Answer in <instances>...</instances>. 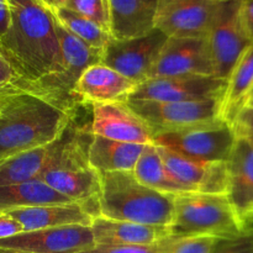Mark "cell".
<instances>
[{"label":"cell","mask_w":253,"mask_h":253,"mask_svg":"<svg viewBox=\"0 0 253 253\" xmlns=\"http://www.w3.org/2000/svg\"><path fill=\"white\" fill-rule=\"evenodd\" d=\"M90 133L120 142L155 145L150 126L125 103L94 104Z\"/></svg>","instance_id":"17"},{"label":"cell","mask_w":253,"mask_h":253,"mask_svg":"<svg viewBox=\"0 0 253 253\" xmlns=\"http://www.w3.org/2000/svg\"><path fill=\"white\" fill-rule=\"evenodd\" d=\"M161 244L150 246H128V245H95L79 253H160Z\"/></svg>","instance_id":"31"},{"label":"cell","mask_w":253,"mask_h":253,"mask_svg":"<svg viewBox=\"0 0 253 253\" xmlns=\"http://www.w3.org/2000/svg\"><path fill=\"white\" fill-rule=\"evenodd\" d=\"M76 203L59 194L42 179L0 187V212L21 208Z\"/></svg>","instance_id":"25"},{"label":"cell","mask_w":253,"mask_h":253,"mask_svg":"<svg viewBox=\"0 0 253 253\" xmlns=\"http://www.w3.org/2000/svg\"><path fill=\"white\" fill-rule=\"evenodd\" d=\"M54 29L61 47L62 71L54 76L42 79L34 85L25 86V89L44 96L57 105L74 110L77 106L73 98L76 83L88 67L100 63L101 53L86 46L84 42L67 31L56 19Z\"/></svg>","instance_id":"6"},{"label":"cell","mask_w":253,"mask_h":253,"mask_svg":"<svg viewBox=\"0 0 253 253\" xmlns=\"http://www.w3.org/2000/svg\"><path fill=\"white\" fill-rule=\"evenodd\" d=\"M156 135L187 130L221 121V98L192 101H125ZM225 121V120H224Z\"/></svg>","instance_id":"7"},{"label":"cell","mask_w":253,"mask_h":253,"mask_svg":"<svg viewBox=\"0 0 253 253\" xmlns=\"http://www.w3.org/2000/svg\"><path fill=\"white\" fill-rule=\"evenodd\" d=\"M20 79L6 59L0 56V94L9 89L19 86Z\"/></svg>","instance_id":"33"},{"label":"cell","mask_w":253,"mask_h":253,"mask_svg":"<svg viewBox=\"0 0 253 253\" xmlns=\"http://www.w3.org/2000/svg\"><path fill=\"white\" fill-rule=\"evenodd\" d=\"M78 128L72 124L66 132L52 143L17 153L0 162V187L40 179L48 168L58 163L73 142Z\"/></svg>","instance_id":"15"},{"label":"cell","mask_w":253,"mask_h":253,"mask_svg":"<svg viewBox=\"0 0 253 253\" xmlns=\"http://www.w3.org/2000/svg\"><path fill=\"white\" fill-rule=\"evenodd\" d=\"M222 0H158L156 29L167 37H207Z\"/></svg>","instance_id":"12"},{"label":"cell","mask_w":253,"mask_h":253,"mask_svg":"<svg viewBox=\"0 0 253 253\" xmlns=\"http://www.w3.org/2000/svg\"><path fill=\"white\" fill-rule=\"evenodd\" d=\"M235 141L234 127L224 120L175 132L160 133L153 137L155 145L204 162H227Z\"/></svg>","instance_id":"8"},{"label":"cell","mask_w":253,"mask_h":253,"mask_svg":"<svg viewBox=\"0 0 253 253\" xmlns=\"http://www.w3.org/2000/svg\"><path fill=\"white\" fill-rule=\"evenodd\" d=\"M4 212L17 220L24 227V232L68 225L90 226L94 217V215L81 203L21 208Z\"/></svg>","instance_id":"22"},{"label":"cell","mask_w":253,"mask_h":253,"mask_svg":"<svg viewBox=\"0 0 253 253\" xmlns=\"http://www.w3.org/2000/svg\"><path fill=\"white\" fill-rule=\"evenodd\" d=\"M93 245L90 226L84 225L25 231L0 240V247L30 253H79Z\"/></svg>","instance_id":"16"},{"label":"cell","mask_w":253,"mask_h":253,"mask_svg":"<svg viewBox=\"0 0 253 253\" xmlns=\"http://www.w3.org/2000/svg\"><path fill=\"white\" fill-rule=\"evenodd\" d=\"M82 137L83 135L78 130L63 158L48 168L40 179L47 183L59 194L83 204L94 216H96L98 197L100 193V174L89 166L86 160L89 143L85 145Z\"/></svg>","instance_id":"5"},{"label":"cell","mask_w":253,"mask_h":253,"mask_svg":"<svg viewBox=\"0 0 253 253\" xmlns=\"http://www.w3.org/2000/svg\"><path fill=\"white\" fill-rule=\"evenodd\" d=\"M36 1H37V0H36Z\"/></svg>","instance_id":"41"},{"label":"cell","mask_w":253,"mask_h":253,"mask_svg":"<svg viewBox=\"0 0 253 253\" xmlns=\"http://www.w3.org/2000/svg\"><path fill=\"white\" fill-rule=\"evenodd\" d=\"M158 155L173 177L194 193L229 194L227 162H204L184 157L163 146L156 145Z\"/></svg>","instance_id":"14"},{"label":"cell","mask_w":253,"mask_h":253,"mask_svg":"<svg viewBox=\"0 0 253 253\" xmlns=\"http://www.w3.org/2000/svg\"><path fill=\"white\" fill-rule=\"evenodd\" d=\"M229 198L247 226L253 215V136L236 135L229 160Z\"/></svg>","instance_id":"19"},{"label":"cell","mask_w":253,"mask_h":253,"mask_svg":"<svg viewBox=\"0 0 253 253\" xmlns=\"http://www.w3.org/2000/svg\"><path fill=\"white\" fill-rule=\"evenodd\" d=\"M246 227L227 194L190 192L174 195L170 237L231 239Z\"/></svg>","instance_id":"4"},{"label":"cell","mask_w":253,"mask_h":253,"mask_svg":"<svg viewBox=\"0 0 253 253\" xmlns=\"http://www.w3.org/2000/svg\"><path fill=\"white\" fill-rule=\"evenodd\" d=\"M217 240L209 236L168 237L161 244L160 253H211Z\"/></svg>","instance_id":"28"},{"label":"cell","mask_w":253,"mask_h":253,"mask_svg":"<svg viewBox=\"0 0 253 253\" xmlns=\"http://www.w3.org/2000/svg\"><path fill=\"white\" fill-rule=\"evenodd\" d=\"M174 195L163 194L138 182L132 172L100 174L98 215L152 226H169Z\"/></svg>","instance_id":"3"},{"label":"cell","mask_w":253,"mask_h":253,"mask_svg":"<svg viewBox=\"0 0 253 253\" xmlns=\"http://www.w3.org/2000/svg\"><path fill=\"white\" fill-rule=\"evenodd\" d=\"M132 173L143 185L163 194L179 195L190 193V190L180 184L167 169L156 150V145H146Z\"/></svg>","instance_id":"26"},{"label":"cell","mask_w":253,"mask_h":253,"mask_svg":"<svg viewBox=\"0 0 253 253\" xmlns=\"http://www.w3.org/2000/svg\"><path fill=\"white\" fill-rule=\"evenodd\" d=\"M167 39L158 29L138 39L119 41L110 37L101 54V63L140 84L148 78Z\"/></svg>","instance_id":"10"},{"label":"cell","mask_w":253,"mask_h":253,"mask_svg":"<svg viewBox=\"0 0 253 253\" xmlns=\"http://www.w3.org/2000/svg\"><path fill=\"white\" fill-rule=\"evenodd\" d=\"M231 126L236 135L253 136V106L242 109L232 121Z\"/></svg>","instance_id":"32"},{"label":"cell","mask_w":253,"mask_h":253,"mask_svg":"<svg viewBox=\"0 0 253 253\" xmlns=\"http://www.w3.org/2000/svg\"><path fill=\"white\" fill-rule=\"evenodd\" d=\"M226 79L214 76L160 77L140 83L128 99L157 101H192L222 98Z\"/></svg>","instance_id":"13"},{"label":"cell","mask_w":253,"mask_h":253,"mask_svg":"<svg viewBox=\"0 0 253 253\" xmlns=\"http://www.w3.org/2000/svg\"><path fill=\"white\" fill-rule=\"evenodd\" d=\"M74 110L57 105L29 89L15 86L0 94V162L58 140Z\"/></svg>","instance_id":"2"},{"label":"cell","mask_w":253,"mask_h":253,"mask_svg":"<svg viewBox=\"0 0 253 253\" xmlns=\"http://www.w3.org/2000/svg\"><path fill=\"white\" fill-rule=\"evenodd\" d=\"M0 253H30V252H24V251H19V250L4 249V247H0Z\"/></svg>","instance_id":"39"},{"label":"cell","mask_w":253,"mask_h":253,"mask_svg":"<svg viewBox=\"0 0 253 253\" xmlns=\"http://www.w3.org/2000/svg\"><path fill=\"white\" fill-rule=\"evenodd\" d=\"M21 232H24V227L17 220L6 212H0V240L15 236Z\"/></svg>","instance_id":"34"},{"label":"cell","mask_w":253,"mask_h":253,"mask_svg":"<svg viewBox=\"0 0 253 253\" xmlns=\"http://www.w3.org/2000/svg\"><path fill=\"white\" fill-rule=\"evenodd\" d=\"M10 25L0 39L4 57L20 79L34 85L62 71V53L51 10L36 0H7Z\"/></svg>","instance_id":"1"},{"label":"cell","mask_w":253,"mask_h":253,"mask_svg":"<svg viewBox=\"0 0 253 253\" xmlns=\"http://www.w3.org/2000/svg\"><path fill=\"white\" fill-rule=\"evenodd\" d=\"M241 0H222L207 35L215 77L226 79L242 52L251 44L240 16Z\"/></svg>","instance_id":"9"},{"label":"cell","mask_w":253,"mask_h":253,"mask_svg":"<svg viewBox=\"0 0 253 253\" xmlns=\"http://www.w3.org/2000/svg\"><path fill=\"white\" fill-rule=\"evenodd\" d=\"M10 25V6L7 0H0V39L7 31Z\"/></svg>","instance_id":"36"},{"label":"cell","mask_w":253,"mask_h":253,"mask_svg":"<svg viewBox=\"0 0 253 253\" xmlns=\"http://www.w3.org/2000/svg\"><path fill=\"white\" fill-rule=\"evenodd\" d=\"M253 88V43L241 53L226 78L221 98V119L230 125L244 108Z\"/></svg>","instance_id":"24"},{"label":"cell","mask_w":253,"mask_h":253,"mask_svg":"<svg viewBox=\"0 0 253 253\" xmlns=\"http://www.w3.org/2000/svg\"><path fill=\"white\" fill-rule=\"evenodd\" d=\"M95 245L150 246L170 237L169 226H152L96 215L90 224Z\"/></svg>","instance_id":"21"},{"label":"cell","mask_w":253,"mask_h":253,"mask_svg":"<svg viewBox=\"0 0 253 253\" xmlns=\"http://www.w3.org/2000/svg\"><path fill=\"white\" fill-rule=\"evenodd\" d=\"M146 145L120 142L91 135L86 160L99 174L108 172H132Z\"/></svg>","instance_id":"23"},{"label":"cell","mask_w":253,"mask_h":253,"mask_svg":"<svg viewBox=\"0 0 253 253\" xmlns=\"http://www.w3.org/2000/svg\"><path fill=\"white\" fill-rule=\"evenodd\" d=\"M211 253H253V225L231 239H219Z\"/></svg>","instance_id":"30"},{"label":"cell","mask_w":253,"mask_h":253,"mask_svg":"<svg viewBox=\"0 0 253 253\" xmlns=\"http://www.w3.org/2000/svg\"><path fill=\"white\" fill-rule=\"evenodd\" d=\"M41 5H43L44 7H47L48 10H54L58 9V7L66 6L67 0H37Z\"/></svg>","instance_id":"37"},{"label":"cell","mask_w":253,"mask_h":253,"mask_svg":"<svg viewBox=\"0 0 253 253\" xmlns=\"http://www.w3.org/2000/svg\"><path fill=\"white\" fill-rule=\"evenodd\" d=\"M251 106H253V88L251 89V91H250L249 95H247L244 108H251ZM244 108H242V109H244ZM242 109H241V110H242Z\"/></svg>","instance_id":"38"},{"label":"cell","mask_w":253,"mask_h":253,"mask_svg":"<svg viewBox=\"0 0 253 253\" xmlns=\"http://www.w3.org/2000/svg\"><path fill=\"white\" fill-rule=\"evenodd\" d=\"M54 19L72 35L81 40L82 42L89 46L90 48L95 49L99 53L103 54L110 35L106 30L99 26L91 20L86 19L83 15L68 9V7H58V9L51 10Z\"/></svg>","instance_id":"27"},{"label":"cell","mask_w":253,"mask_h":253,"mask_svg":"<svg viewBox=\"0 0 253 253\" xmlns=\"http://www.w3.org/2000/svg\"><path fill=\"white\" fill-rule=\"evenodd\" d=\"M109 35L111 39L131 40L156 29L158 0H108Z\"/></svg>","instance_id":"20"},{"label":"cell","mask_w":253,"mask_h":253,"mask_svg":"<svg viewBox=\"0 0 253 253\" xmlns=\"http://www.w3.org/2000/svg\"><path fill=\"white\" fill-rule=\"evenodd\" d=\"M187 76L215 77L207 37H168L148 78Z\"/></svg>","instance_id":"11"},{"label":"cell","mask_w":253,"mask_h":253,"mask_svg":"<svg viewBox=\"0 0 253 253\" xmlns=\"http://www.w3.org/2000/svg\"><path fill=\"white\" fill-rule=\"evenodd\" d=\"M252 225H253V215L250 217L249 221H247V226H252Z\"/></svg>","instance_id":"40"},{"label":"cell","mask_w":253,"mask_h":253,"mask_svg":"<svg viewBox=\"0 0 253 253\" xmlns=\"http://www.w3.org/2000/svg\"><path fill=\"white\" fill-rule=\"evenodd\" d=\"M64 7L83 15L109 32L108 0H67Z\"/></svg>","instance_id":"29"},{"label":"cell","mask_w":253,"mask_h":253,"mask_svg":"<svg viewBox=\"0 0 253 253\" xmlns=\"http://www.w3.org/2000/svg\"><path fill=\"white\" fill-rule=\"evenodd\" d=\"M138 83L126 78L110 67L95 63L79 77L73 90L76 104H104L126 101Z\"/></svg>","instance_id":"18"},{"label":"cell","mask_w":253,"mask_h":253,"mask_svg":"<svg viewBox=\"0 0 253 253\" xmlns=\"http://www.w3.org/2000/svg\"><path fill=\"white\" fill-rule=\"evenodd\" d=\"M240 16L246 37L253 43V0H241Z\"/></svg>","instance_id":"35"}]
</instances>
